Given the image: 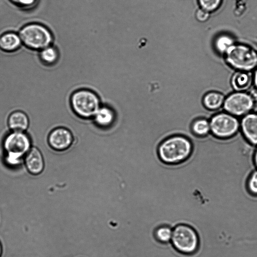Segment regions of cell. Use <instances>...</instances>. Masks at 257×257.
Wrapping results in <instances>:
<instances>
[{"label":"cell","mask_w":257,"mask_h":257,"mask_svg":"<svg viewBox=\"0 0 257 257\" xmlns=\"http://www.w3.org/2000/svg\"><path fill=\"white\" fill-rule=\"evenodd\" d=\"M192 151L190 141L185 137L176 136L167 138L157 149L160 160L166 164H176L187 159Z\"/></svg>","instance_id":"obj_1"},{"label":"cell","mask_w":257,"mask_h":257,"mask_svg":"<svg viewBox=\"0 0 257 257\" xmlns=\"http://www.w3.org/2000/svg\"><path fill=\"white\" fill-rule=\"evenodd\" d=\"M3 147L6 162L11 166H16L21 163L31 149V140L24 132L12 131L6 136Z\"/></svg>","instance_id":"obj_2"},{"label":"cell","mask_w":257,"mask_h":257,"mask_svg":"<svg viewBox=\"0 0 257 257\" xmlns=\"http://www.w3.org/2000/svg\"><path fill=\"white\" fill-rule=\"evenodd\" d=\"M70 101L74 112L85 119L92 118L102 105L99 96L87 89L75 91L71 95Z\"/></svg>","instance_id":"obj_3"},{"label":"cell","mask_w":257,"mask_h":257,"mask_svg":"<svg viewBox=\"0 0 257 257\" xmlns=\"http://www.w3.org/2000/svg\"><path fill=\"white\" fill-rule=\"evenodd\" d=\"M22 42L33 50H41L51 46L53 36L50 30L43 25L31 23L24 26L20 31Z\"/></svg>","instance_id":"obj_4"},{"label":"cell","mask_w":257,"mask_h":257,"mask_svg":"<svg viewBox=\"0 0 257 257\" xmlns=\"http://www.w3.org/2000/svg\"><path fill=\"white\" fill-rule=\"evenodd\" d=\"M226 60L232 67L248 71L257 66V52L243 44H234L225 53Z\"/></svg>","instance_id":"obj_5"},{"label":"cell","mask_w":257,"mask_h":257,"mask_svg":"<svg viewBox=\"0 0 257 257\" xmlns=\"http://www.w3.org/2000/svg\"><path fill=\"white\" fill-rule=\"evenodd\" d=\"M171 238L174 246L182 253H192L198 246L199 240L196 232L186 225H177L172 232Z\"/></svg>","instance_id":"obj_6"},{"label":"cell","mask_w":257,"mask_h":257,"mask_svg":"<svg viewBox=\"0 0 257 257\" xmlns=\"http://www.w3.org/2000/svg\"><path fill=\"white\" fill-rule=\"evenodd\" d=\"M210 131L219 138H228L234 135L239 128L237 119L233 115L220 113L214 115L210 122Z\"/></svg>","instance_id":"obj_7"},{"label":"cell","mask_w":257,"mask_h":257,"mask_svg":"<svg viewBox=\"0 0 257 257\" xmlns=\"http://www.w3.org/2000/svg\"><path fill=\"white\" fill-rule=\"evenodd\" d=\"M252 97L245 92L238 91L229 95L224 100L223 107L229 113L234 116L246 115L254 106Z\"/></svg>","instance_id":"obj_8"},{"label":"cell","mask_w":257,"mask_h":257,"mask_svg":"<svg viewBox=\"0 0 257 257\" xmlns=\"http://www.w3.org/2000/svg\"><path fill=\"white\" fill-rule=\"evenodd\" d=\"M49 147L57 152H62L68 149L74 142V137L71 131L63 126H58L52 130L47 138Z\"/></svg>","instance_id":"obj_9"},{"label":"cell","mask_w":257,"mask_h":257,"mask_svg":"<svg viewBox=\"0 0 257 257\" xmlns=\"http://www.w3.org/2000/svg\"><path fill=\"white\" fill-rule=\"evenodd\" d=\"M92 119L98 127L109 129L116 125L117 115L113 108L108 105L102 104Z\"/></svg>","instance_id":"obj_10"},{"label":"cell","mask_w":257,"mask_h":257,"mask_svg":"<svg viewBox=\"0 0 257 257\" xmlns=\"http://www.w3.org/2000/svg\"><path fill=\"white\" fill-rule=\"evenodd\" d=\"M26 168L33 175L40 174L44 170L45 162L40 151L36 147H31L24 157Z\"/></svg>","instance_id":"obj_11"},{"label":"cell","mask_w":257,"mask_h":257,"mask_svg":"<svg viewBox=\"0 0 257 257\" xmlns=\"http://www.w3.org/2000/svg\"><path fill=\"white\" fill-rule=\"evenodd\" d=\"M243 135L251 144L257 145V113H247L241 122Z\"/></svg>","instance_id":"obj_12"},{"label":"cell","mask_w":257,"mask_h":257,"mask_svg":"<svg viewBox=\"0 0 257 257\" xmlns=\"http://www.w3.org/2000/svg\"><path fill=\"white\" fill-rule=\"evenodd\" d=\"M8 124L12 131L24 132L29 127V119L24 112L16 110L9 115Z\"/></svg>","instance_id":"obj_13"},{"label":"cell","mask_w":257,"mask_h":257,"mask_svg":"<svg viewBox=\"0 0 257 257\" xmlns=\"http://www.w3.org/2000/svg\"><path fill=\"white\" fill-rule=\"evenodd\" d=\"M22 44L19 35L7 32L0 36V49L6 52H13L18 50Z\"/></svg>","instance_id":"obj_14"},{"label":"cell","mask_w":257,"mask_h":257,"mask_svg":"<svg viewBox=\"0 0 257 257\" xmlns=\"http://www.w3.org/2000/svg\"><path fill=\"white\" fill-rule=\"evenodd\" d=\"M252 78L249 73L244 71H239L235 73L231 80L233 88L237 91L247 89L251 85Z\"/></svg>","instance_id":"obj_15"},{"label":"cell","mask_w":257,"mask_h":257,"mask_svg":"<svg viewBox=\"0 0 257 257\" xmlns=\"http://www.w3.org/2000/svg\"><path fill=\"white\" fill-rule=\"evenodd\" d=\"M224 100L222 94L218 92H210L204 96L203 102L207 109L216 110L223 104Z\"/></svg>","instance_id":"obj_16"},{"label":"cell","mask_w":257,"mask_h":257,"mask_svg":"<svg viewBox=\"0 0 257 257\" xmlns=\"http://www.w3.org/2000/svg\"><path fill=\"white\" fill-rule=\"evenodd\" d=\"M59 54L57 49L49 46L40 51L39 57L41 61L46 65L55 63L58 59Z\"/></svg>","instance_id":"obj_17"},{"label":"cell","mask_w":257,"mask_h":257,"mask_svg":"<svg viewBox=\"0 0 257 257\" xmlns=\"http://www.w3.org/2000/svg\"><path fill=\"white\" fill-rule=\"evenodd\" d=\"M234 44L233 39L227 35L219 36L215 42V48L220 53H225Z\"/></svg>","instance_id":"obj_18"},{"label":"cell","mask_w":257,"mask_h":257,"mask_svg":"<svg viewBox=\"0 0 257 257\" xmlns=\"http://www.w3.org/2000/svg\"><path fill=\"white\" fill-rule=\"evenodd\" d=\"M192 128L195 135L204 136L210 131V123L206 119L199 118L194 122Z\"/></svg>","instance_id":"obj_19"},{"label":"cell","mask_w":257,"mask_h":257,"mask_svg":"<svg viewBox=\"0 0 257 257\" xmlns=\"http://www.w3.org/2000/svg\"><path fill=\"white\" fill-rule=\"evenodd\" d=\"M172 232L169 227L163 226L157 229L156 236L159 241L166 242L172 238Z\"/></svg>","instance_id":"obj_20"},{"label":"cell","mask_w":257,"mask_h":257,"mask_svg":"<svg viewBox=\"0 0 257 257\" xmlns=\"http://www.w3.org/2000/svg\"><path fill=\"white\" fill-rule=\"evenodd\" d=\"M221 0H199L202 9L209 12L216 10L220 6Z\"/></svg>","instance_id":"obj_21"},{"label":"cell","mask_w":257,"mask_h":257,"mask_svg":"<svg viewBox=\"0 0 257 257\" xmlns=\"http://www.w3.org/2000/svg\"><path fill=\"white\" fill-rule=\"evenodd\" d=\"M15 6L23 10H29L37 5L38 0H9Z\"/></svg>","instance_id":"obj_22"},{"label":"cell","mask_w":257,"mask_h":257,"mask_svg":"<svg viewBox=\"0 0 257 257\" xmlns=\"http://www.w3.org/2000/svg\"><path fill=\"white\" fill-rule=\"evenodd\" d=\"M247 186L251 194L257 195V171L253 172L250 176Z\"/></svg>","instance_id":"obj_23"},{"label":"cell","mask_w":257,"mask_h":257,"mask_svg":"<svg viewBox=\"0 0 257 257\" xmlns=\"http://www.w3.org/2000/svg\"><path fill=\"white\" fill-rule=\"evenodd\" d=\"M209 17V12L202 9H199L196 12V19L200 22H203L206 21L208 19Z\"/></svg>","instance_id":"obj_24"},{"label":"cell","mask_w":257,"mask_h":257,"mask_svg":"<svg viewBox=\"0 0 257 257\" xmlns=\"http://www.w3.org/2000/svg\"><path fill=\"white\" fill-rule=\"evenodd\" d=\"M253 160H254V164L257 168V149L256 150V151L254 153Z\"/></svg>","instance_id":"obj_25"},{"label":"cell","mask_w":257,"mask_h":257,"mask_svg":"<svg viewBox=\"0 0 257 257\" xmlns=\"http://www.w3.org/2000/svg\"><path fill=\"white\" fill-rule=\"evenodd\" d=\"M254 82L256 87L257 88V70L255 71L254 75Z\"/></svg>","instance_id":"obj_26"},{"label":"cell","mask_w":257,"mask_h":257,"mask_svg":"<svg viewBox=\"0 0 257 257\" xmlns=\"http://www.w3.org/2000/svg\"><path fill=\"white\" fill-rule=\"evenodd\" d=\"M2 253H3V247H2V244L0 242V257H2Z\"/></svg>","instance_id":"obj_27"}]
</instances>
